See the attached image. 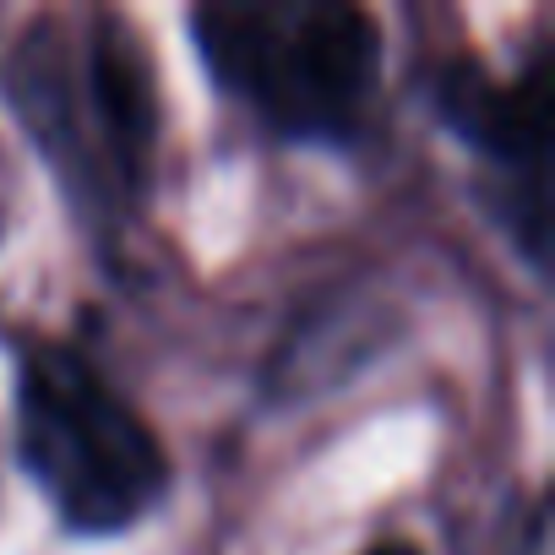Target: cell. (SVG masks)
Segmentation results:
<instances>
[{"label":"cell","mask_w":555,"mask_h":555,"mask_svg":"<svg viewBox=\"0 0 555 555\" xmlns=\"http://www.w3.org/2000/svg\"><path fill=\"white\" fill-rule=\"evenodd\" d=\"M17 447L50 506L82 533L137 522L164 490L153 430L72 349H28L17 365Z\"/></svg>","instance_id":"cell-1"},{"label":"cell","mask_w":555,"mask_h":555,"mask_svg":"<svg viewBox=\"0 0 555 555\" xmlns=\"http://www.w3.org/2000/svg\"><path fill=\"white\" fill-rule=\"evenodd\" d=\"M365 555H420V550H414L409 539H382V544H371Z\"/></svg>","instance_id":"cell-4"},{"label":"cell","mask_w":555,"mask_h":555,"mask_svg":"<svg viewBox=\"0 0 555 555\" xmlns=\"http://www.w3.org/2000/svg\"><path fill=\"white\" fill-rule=\"evenodd\" d=\"M202 61L289 137H344L382 72V28L360 7H207L191 17Z\"/></svg>","instance_id":"cell-2"},{"label":"cell","mask_w":555,"mask_h":555,"mask_svg":"<svg viewBox=\"0 0 555 555\" xmlns=\"http://www.w3.org/2000/svg\"><path fill=\"white\" fill-rule=\"evenodd\" d=\"M93 93L109 126V142L120 153V164L137 175L147 137H153V88H147V66L137 55V44L126 34H109L93 55Z\"/></svg>","instance_id":"cell-3"}]
</instances>
